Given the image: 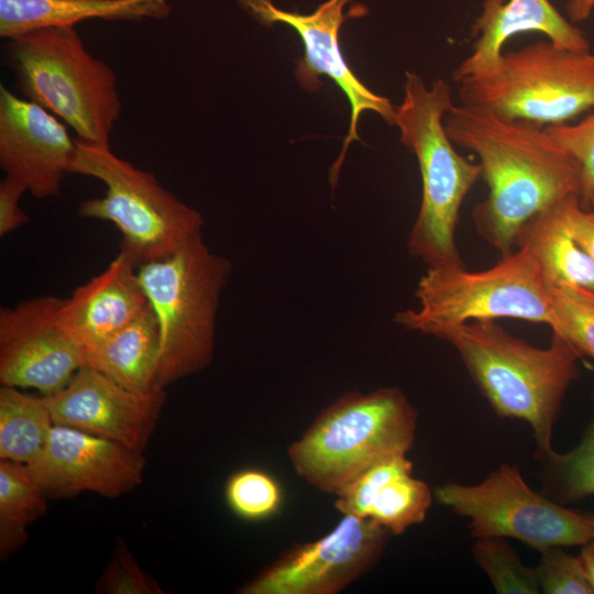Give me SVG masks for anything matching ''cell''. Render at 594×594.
I'll return each instance as SVG.
<instances>
[{
  "mask_svg": "<svg viewBox=\"0 0 594 594\" xmlns=\"http://www.w3.org/2000/svg\"><path fill=\"white\" fill-rule=\"evenodd\" d=\"M443 122L451 141L479 158L488 194L474 207L473 222L502 255L513 252L529 219L580 195L581 167L546 127L461 102Z\"/></svg>",
  "mask_w": 594,
  "mask_h": 594,
  "instance_id": "obj_1",
  "label": "cell"
},
{
  "mask_svg": "<svg viewBox=\"0 0 594 594\" xmlns=\"http://www.w3.org/2000/svg\"><path fill=\"white\" fill-rule=\"evenodd\" d=\"M433 337L449 342L470 376L501 417L521 419L531 427L536 457L554 450L551 439L561 404L581 373L580 351L552 332L548 348H536L494 320H474L439 330Z\"/></svg>",
  "mask_w": 594,
  "mask_h": 594,
  "instance_id": "obj_2",
  "label": "cell"
},
{
  "mask_svg": "<svg viewBox=\"0 0 594 594\" xmlns=\"http://www.w3.org/2000/svg\"><path fill=\"white\" fill-rule=\"evenodd\" d=\"M404 91L395 125L417 158L422 184L408 252L428 266L463 264L455 231L461 206L481 178V166L461 155L446 131L443 119L454 105L449 84L439 78L428 88L419 75L407 72Z\"/></svg>",
  "mask_w": 594,
  "mask_h": 594,
  "instance_id": "obj_3",
  "label": "cell"
},
{
  "mask_svg": "<svg viewBox=\"0 0 594 594\" xmlns=\"http://www.w3.org/2000/svg\"><path fill=\"white\" fill-rule=\"evenodd\" d=\"M232 262L199 234L173 254L140 264L138 275L160 330L155 387L205 370L216 346L217 316Z\"/></svg>",
  "mask_w": 594,
  "mask_h": 594,
  "instance_id": "obj_4",
  "label": "cell"
},
{
  "mask_svg": "<svg viewBox=\"0 0 594 594\" xmlns=\"http://www.w3.org/2000/svg\"><path fill=\"white\" fill-rule=\"evenodd\" d=\"M416 428V410L399 388L350 392L326 407L287 454L304 481L338 495L375 462L407 453Z\"/></svg>",
  "mask_w": 594,
  "mask_h": 594,
  "instance_id": "obj_5",
  "label": "cell"
},
{
  "mask_svg": "<svg viewBox=\"0 0 594 594\" xmlns=\"http://www.w3.org/2000/svg\"><path fill=\"white\" fill-rule=\"evenodd\" d=\"M20 91L72 128L77 140L110 145L122 112L117 76L88 52L75 26L42 28L9 40Z\"/></svg>",
  "mask_w": 594,
  "mask_h": 594,
  "instance_id": "obj_6",
  "label": "cell"
},
{
  "mask_svg": "<svg viewBox=\"0 0 594 594\" xmlns=\"http://www.w3.org/2000/svg\"><path fill=\"white\" fill-rule=\"evenodd\" d=\"M415 296L417 308L394 316L396 324L414 332L435 336L447 327L497 318L559 328L541 268L525 248L502 255L483 271L471 272L464 264L428 266Z\"/></svg>",
  "mask_w": 594,
  "mask_h": 594,
  "instance_id": "obj_7",
  "label": "cell"
},
{
  "mask_svg": "<svg viewBox=\"0 0 594 594\" xmlns=\"http://www.w3.org/2000/svg\"><path fill=\"white\" fill-rule=\"evenodd\" d=\"M69 174L101 182V197L82 200L78 215L111 222L122 235V250L136 263L164 258L201 234L202 215L164 188L153 173L112 152L110 145L77 140Z\"/></svg>",
  "mask_w": 594,
  "mask_h": 594,
  "instance_id": "obj_8",
  "label": "cell"
},
{
  "mask_svg": "<svg viewBox=\"0 0 594 594\" xmlns=\"http://www.w3.org/2000/svg\"><path fill=\"white\" fill-rule=\"evenodd\" d=\"M458 84L461 103L543 127L568 123L594 110V54L538 42Z\"/></svg>",
  "mask_w": 594,
  "mask_h": 594,
  "instance_id": "obj_9",
  "label": "cell"
},
{
  "mask_svg": "<svg viewBox=\"0 0 594 594\" xmlns=\"http://www.w3.org/2000/svg\"><path fill=\"white\" fill-rule=\"evenodd\" d=\"M433 496L469 518L474 538H513L539 551L583 546L593 539L584 512L564 508L537 493L514 465L501 464L477 484L444 483Z\"/></svg>",
  "mask_w": 594,
  "mask_h": 594,
  "instance_id": "obj_10",
  "label": "cell"
},
{
  "mask_svg": "<svg viewBox=\"0 0 594 594\" xmlns=\"http://www.w3.org/2000/svg\"><path fill=\"white\" fill-rule=\"evenodd\" d=\"M388 534L371 518L343 515L321 538L296 544L237 592L241 594H336L380 560Z\"/></svg>",
  "mask_w": 594,
  "mask_h": 594,
  "instance_id": "obj_11",
  "label": "cell"
},
{
  "mask_svg": "<svg viewBox=\"0 0 594 594\" xmlns=\"http://www.w3.org/2000/svg\"><path fill=\"white\" fill-rule=\"evenodd\" d=\"M352 0H327L314 12L301 14L277 8L272 0H238L240 6L265 24L284 23L300 36L305 55L296 62L295 76L302 88L315 91L320 87L319 76H328L346 96L351 108L349 131L342 150L330 168V185L334 189L348 148L359 141L358 124L364 111L380 114L395 124V110L389 99L370 90L355 76L345 62L340 46V29L345 19L344 7Z\"/></svg>",
  "mask_w": 594,
  "mask_h": 594,
  "instance_id": "obj_12",
  "label": "cell"
},
{
  "mask_svg": "<svg viewBox=\"0 0 594 594\" xmlns=\"http://www.w3.org/2000/svg\"><path fill=\"white\" fill-rule=\"evenodd\" d=\"M64 298L46 295L0 309V383L58 392L84 366L82 350L59 322Z\"/></svg>",
  "mask_w": 594,
  "mask_h": 594,
  "instance_id": "obj_13",
  "label": "cell"
},
{
  "mask_svg": "<svg viewBox=\"0 0 594 594\" xmlns=\"http://www.w3.org/2000/svg\"><path fill=\"white\" fill-rule=\"evenodd\" d=\"M48 498L84 492L119 497L143 481V452L110 439L55 424L38 457L26 464Z\"/></svg>",
  "mask_w": 594,
  "mask_h": 594,
  "instance_id": "obj_14",
  "label": "cell"
},
{
  "mask_svg": "<svg viewBox=\"0 0 594 594\" xmlns=\"http://www.w3.org/2000/svg\"><path fill=\"white\" fill-rule=\"evenodd\" d=\"M54 424L144 452L165 404V389L134 392L82 366L66 386L44 395Z\"/></svg>",
  "mask_w": 594,
  "mask_h": 594,
  "instance_id": "obj_15",
  "label": "cell"
},
{
  "mask_svg": "<svg viewBox=\"0 0 594 594\" xmlns=\"http://www.w3.org/2000/svg\"><path fill=\"white\" fill-rule=\"evenodd\" d=\"M77 147L65 123L0 86V166L36 198L57 196Z\"/></svg>",
  "mask_w": 594,
  "mask_h": 594,
  "instance_id": "obj_16",
  "label": "cell"
},
{
  "mask_svg": "<svg viewBox=\"0 0 594 594\" xmlns=\"http://www.w3.org/2000/svg\"><path fill=\"white\" fill-rule=\"evenodd\" d=\"M138 267L133 256L120 249L100 274L64 298L61 326L81 350L123 328L146 308Z\"/></svg>",
  "mask_w": 594,
  "mask_h": 594,
  "instance_id": "obj_17",
  "label": "cell"
},
{
  "mask_svg": "<svg viewBox=\"0 0 594 594\" xmlns=\"http://www.w3.org/2000/svg\"><path fill=\"white\" fill-rule=\"evenodd\" d=\"M539 32L557 46L590 51L583 32L566 20L550 0H484L472 25V53L454 69L455 82L491 69L501 58L504 44L520 33Z\"/></svg>",
  "mask_w": 594,
  "mask_h": 594,
  "instance_id": "obj_18",
  "label": "cell"
},
{
  "mask_svg": "<svg viewBox=\"0 0 594 594\" xmlns=\"http://www.w3.org/2000/svg\"><path fill=\"white\" fill-rule=\"evenodd\" d=\"M169 0H0V36L12 40L51 26L92 19L141 21L165 19Z\"/></svg>",
  "mask_w": 594,
  "mask_h": 594,
  "instance_id": "obj_19",
  "label": "cell"
},
{
  "mask_svg": "<svg viewBox=\"0 0 594 594\" xmlns=\"http://www.w3.org/2000/svg\"><path fill=\"white\" fill-rule=\"evenodd\" d=\"M160 352V330L150 306L131 322L82 350L84 366L94 369L134 392H151Z\"/></svg>",
  "mask_w": 594,
  "mask_h": 594,
  "instance_id": "obj_20",
  "label": "cell"
},
{
  "mask_svg": "<svg viewBox=\"0 0 594 594\" xmlns=\"http://www.w3.org/2000/svg\"><path fill=\"white\" fill-rule=\"evenodd\" d=\"M563 202L529 219L518 231L515 246L531 253L547 286L569 284L594 292V261L571 234Z\"/></svg>",
  "mask_w": 594,
  "mask_h": 594,
  "instance_id": "obj_21",
  "label": "cell"
},
{
  "mask_svg": "<svg viewBox=\"0 0 594 594\" xmlns=\"http://www.w3.org/2000/svg\"><path fill=\"white\" fill-rule=\"evenodd\" d=\"M54 420L44 395L0 387V460L29 464L44 449Z\"/></svg>",
  "mask_w": 594,
  "mask_h": 594,
  "instance_id": "obj_22",
  "label": "cell"
},
{
  "mask_svg": "<svg viewBox=\"0 0 594 594\" xmlns=\"http://www.w3.org/2000/svg\"><path fill=\"white\" fill-rule=\"evenodd\" d=\"M370 501L367 518L391 534L402 535L426 518L432 493L421 480L413 476V463L406 453L394 455Z\"/></svg>",
  "mask_w": 594,
  "mask_h": 594,
  "instance_id": "obj_23",
  "label": "cell"
},
{
  "mask_svg": "<svg viewBox=\"0 0 594 594\" xmlns=\"http://www.w3.org/2000/svg\"><path fill=\"white\" fill-rule=\"evenodd\" d=\"M47 495L26 464L0 460V554L14 553L26 527L47 509Z\"/></svg>",
  "mask_w": 594,
  "mask_h": 594,
  "instance_id": "obj_24",
  "label": "cell"
},
{
  "mask_svg": "<svg viewBox=\"0 0 594 594\" xmlns=\"http://www.w3.org/2000/svg\"><path fill=\"white\" fill-rule=\"evenodd\" d=\"M541 462L546 466V486L557 503L576 502L594 495V410L574 449L563 454L554 451Z\"/></svg>",
  "mask_w": 594,
  "mask_h": 594,
  "instance_id": "obj_25",
  "label": "cell"
},
{
  "mask_svg": "<svg viewBox=\"0 0 594 594\" xmlns=\"http://www.w3.org/2000/svg\"><path fill=\"white\" fill-rule=\"evenodd\" d=\"M473 558L498 594L540 593L536 569L521 562L506 538H476Z\"/></svg>",
  "mask_w": 594,
  "mask_h": 594,
  "instance_id": "obj_26",
  "label": "cell"
},
{
  "mask_svg": "<svg viewBox=\"0 0 594 594\" xmlns=\"http://www.w3.org/2000/svg\"><path fill=\"white\" fill-rule=\"evenodd\" d=\"M559 328L581 354L594 360V292L559 284L548 286Z\"/></svg>",
  "mask_w": 594,
  "mask_h": 594,
  "instance_id": "obj_27",
  "label": "cell"
},
{
  "mask_svg": "<svg viewBox=\"0 0 594 594\" xmlns=\"http://www.w3.org/2000/svg\"><path fill=\"white\" fill-rule=\"evenodd\" d=\"M226 499L239 517L262 520L278 512L283 492L271 474L257 469H244L228 480Z\"/></svg>",
  "mask_w": 594,
  "mask_h": 594,
  "instance_id": "obj_28",
  "label": "cell"
},
{
  "mask_svg": "<svg viewBox=\"0 0 594 594\" xmlns=\"http://www.w3.org/2000/svg\"><path fill=\"white\" fill-rule=\"evenodd\" d=\"M550 135L581 167L580 204L590 209L594 201V110L578 123L546 127Z\"/></svg>",
  "mask_w": 594,
  "mask_h": 594,
  "instance_id": "obj_29",
  "label": "cell"
},
{
  "mask_svg": "<svg viewBox=\"0 0 594 594\" xmlns=\"http://www.w3.org/2000/svg\"><path fill=\"white\" fill-rule=\"evenodd\" d=\"M536 569L539 587L546 594H594L580 556L562 547L543 549Z\"/></svg>",
  "mask_w": 594,
  "mask_h": 594,
  "instance_id": "obj_30",
  "label": "cell"
},
{
  "mask_svg": "<svg viewBox=\"0 0 594 594\" xmlns=\"http://www.w3.org/2000/svg\"><path fill=\"white\" fill-rule=\"evenodd\" d=\"M97 590L107 594H162L164 591L136 563L121 540L105 570Z\"/></svg>",
  "mask_w": 594,
  "mask_h": 594,
  "instance_id": "obj_31",
  "label": "cell"
},
{
  "mask_svg": "<svg viewBox=\"0 0 594 594\" xmlns=\"http://www.w3.org/2000/svg\"><path fill=\"white\" fill-rule=\"evenodd\" d=\"M26 189L10 176L0 182V235L15 231L29 221L28 215L20 207V199Z\"/></svg>",
  "mask_w": 594,
  "mask_h": 594,
  "instance_id": "obj_32",
  "label": "cell"
},
{
  "mask_svg": "<svg viewBox=\"0 0 594 594\" xmlns=\"http://www.w3.org/2000/svg\"><path fill=\"white\" fill-rule=\"evenodd\" d=\"M563 211L571 234L594 261V210L584 209L574 195L564 200Z\"/></svg>",
  "mask_w": 594,
  "mask_h": 594,
  "instance_id": "obj_33",
  "label": "cell"
},
{
  "mask_svg": "<svg viewBox=\"0 0 594 594\" xmlns=\"http://www.w3.org/2000/svg\"><path fill=\"white\" fill-rule=\"evenodd\" d=\"M594 9V0H570L566 4L568 15L572 23L585 21Z\"/></svg>",
  "mask_w": 594,
  "mask_h": 594,
  "instance_id": "obj_34",
  "label": "cell"
},
{
  "mask_svg": "<svg viewBox=\"0 0 594 594\" xmlns=\"http://www.w3.org/2000/svg\"><path fill=\"white\" fill-rule=\"evenodd\" d=\"M580 558L584 564L588 581L594 592V539L582 546Z\"/></svg>",
  "mask_w": 594,
  "mask_h": 594,
  "instance_id": "obj_35",
  "label": "cell"
},
{
  "mask_svg": "<svg viewBox=\"0 0 594 594\" xmlns=\"http://www.w3.org/2000/svg\"><path fill=\"white\" fill-rule=\"evenodd\" d=\"M591 526L592 538L594 539V514L585 513Z\"/></svg>",
  "mask_w": 594,
  "mask_h": 594,
  "instance_id": "obj_36",
  "label": "cell"
},
{
  "mask_svg": "<svg viewBox=\"0 0 594 594\" xmlns=\"http://www.w3.org/2000/svg\"><path fill=\"white\" fill-rule=\"evenodd\" d=\"M590 209L594 210V201H593V204H592V206H591V208H590Z\"/></svg>",
  "mask_w": 594,
  "mask_h": 594,
  "instance_id": "obj_37",
  "label": "cell"
}]
</instances>
